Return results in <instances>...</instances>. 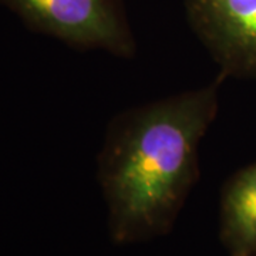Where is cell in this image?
<instances>
[{
    "label": "cell",
    "mask_w": 256,
    "mask_h": 256,
    "mask_svg": "<svg viewBox=\"0 0 256 256\" xmlns=\"http://www.w3.org/2000/svg\"><path fill=\"white\" fill-rule=\"evenodd\" d=\"M220 74L200 88L132 107L111 120L97 160L114 244L166 235L200 178V146L220 110Z\"/></svg>",
    "instance_id": "6da1fadb"
},
{
    "label": "cell",
    "mask_w": 256,
    "mask_h": 256,
    "mask_svg": "<svg viewBox=\"0 0 256 256\" xmlns=\"http://www.w3.org/2000/svg\"><path fill=\"white\" fill-rule=\"evenodd\" d=\"M28 28L82 50L136 54V40L118 0H2Z\"/></svg>",
    "instance_id": "7a4b0ae2"
},
{
    "label": "cell",
    "mask_w": 256,
    "mask_h": 256,
    "mask_svg": "<svg viewBox=\"0 0 256 256\" xmlns=\"http://www.w3.org/2000/svg\"><path fill=\"white\" fill-rule=\"evenodd\" d=\"M184 6L220 74L256 80V0H184Z\"/></svg>",
    "instance_id": "3957f363"
},
{
    "label": "cell",
    "mask_w": 256,
    "mask_h": 256,
    "mask_svg": "<svg viewBox=\"0 0 256 256\" xmlns=\"http://www.w3.org/2000/svg\"><path fill=\"white\" fill-rule=\"evenodd\" d=\"M220 239L228 256H256V162L230 175L222 186Z\"/></svg>",
    "instance_id": "277c9868"
}]
</instances>
